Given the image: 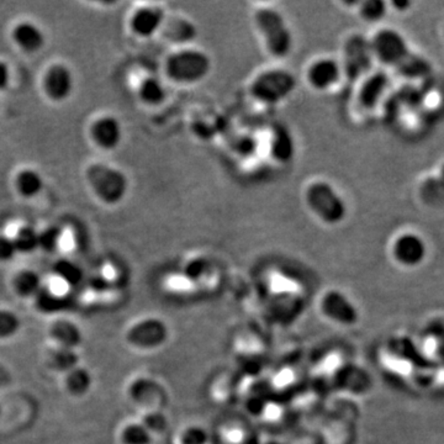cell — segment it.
I'll return each instance as SVG.
<instances>
[{
	"label": "cell",
	"mask_w": 444,
	"mask_h": 444,
	"mask_svg": "<svg viewBox=\"0 0 444 444\" xmlns=\"http://www.w3.org/2000/svg\"><path fill=\"white\" fill-rule=\"evenodd\" d=\"M141 423L145 426L151 435L155 437L156 440L158 437L165 436L168 432L170 427V420L167 412L163 410L148 411L144 412L141 416Z\"/></svg>",
	"instance_id": "22"
},
{
	"label": "cell",
	"mask_w": 444,
	"mask_h": 444,
	"mask_svg": "<svg viewBox=\"0 0 444 444\" xmlns=\"http://www.w3.org/2000/svg\"><path fill=\"white\" fill-rule=\"evenodd\" d=\"M10 83V71L6 63L0 62V92L5 90Z\"/></svg>",
	"instance_id": "37"
},
{
	"label": "cell",
	"mask_w": 444,
	"mask_h": 444,
	"mask_svg": "<svg viewBox=\"0 0 444 444\" xmlns=\"http://www.w3.org/2000/svg\"><path fill=\"white\" fill-rule=\"evenodd\" d=\"M155 440V437L141 423V421L124 426L120 433V442L122 444H153Z\"/></svg>",
	"instance_id": "24"
},
{
	"label": "cell",
	"mask_w": 444,
	"mask_h": 444,
	"mask_svg": "<svg viewBox=\"0 0 444 444\" xmlns=\"http://www.w3.org/2000/svg\"><path fill=\"white\" fill-rule=\"evenodd\" d=\"M304 203L309 213L325 226H338L347 218V203L329 180L309 182L304 189Z\"/></svg>",
	"instance_id": "4"
},
{
	"label": "cell",
	"mask_w": 444,
	"mask_h": 444,
	"mask_svg": "<svg viewBox=\"0 0 444 444\" xmlns=\"http://www.w3.org/2000/svg\"><path fill=\"white\" fill-rule=\"evenodd\" d=\"M210 435L204 426L187 423L174 436V444H209Z\"/></svg>",
	"instance_id": "23"
},
{
	"label": "cell",
	"mask_w": 444,
	"mask_h": 444,
	"mask_svg": "<svg viewBox=\"0 0 444 444\" xmlns=\"http://www.w3.org/2000/svg\"><path fill=\"white\" fill-rule=\"evenodd\" d=\"M129 394L144 412L165 411L169 404V391L163 382L153 377H139L132 382Z\"/></svg>",
	"instance_id": "10"
},
{
	"label": "cell",
	"mask_w": 444,
	"mask_h": 444,
	"mask_svg": "<svg viewBox=\"0 0 444 444\" xmlns=\"http://www.w3.org/2000/svg\"><path fill=\"white\" fill-rule=\"evenodd\" d=\"M359 14L363 19L374 23L387 14V4L382 0H367L359 3Z\"/></svg>",
	"instance_id": "28"
},
{
	"label": "cell",
	"mask_w": 444,
	"mask_h": 444,
	"mask_svg": "<svg viewBox=\"0 0 444 444\" xmlns=\"http://www.w3.org/2000/svg\"><path fill=\"white\" fill-rule=\"evenodd\" d=\"M62 238V230L58 227H49L40 233V248L46 252L57 250L59 241Z\"/></svg>",
	"instance_id": "33"
},
{
	"label": "cell",
	"mask_w": 444,
	"mask_h": 444,
	"mask_svg": "<svg viewBox=\"0 0 444 444\" xmlns=\"http://www.w3.org/2000/svg\"><path fill=\"white\" fill-rule=\"evenodd\" d=\"M14 40L26 52H36L45 45V35L33 23H21L14 30Z\"/></svg>",
	"instance_id": "20"
},
{
	"label": "cell",
	"mask_w": 444,
	"mask_h": 444,
	"mask_svg": "<svg viewBox=\"0 0 444 444\" xmlns=\"http://www.w3.org/2000/svg\"><path fill=\"white\" fill-rule=\"evenodd\" d=\"M213 71V58L195 46L174 49L163 63L167 81L179 87H193L208 79Z\"/></svg>",
	"instance_id": "3"
},
{
	"label": "cell",
	"mask_w": 444,
	"mask_h": 444,
	"mask_svg": "<svg viewBox=\"0 0 444 444\" xmlns=\"http://www.w3.org/2000/svg\"><path fill=\"white\" fill-rule=\"evenodd\" d=\"M411 3H406V1H404V3H394V6H395V8H407V6H410Z\"/></svg>",
	"instance_id": "38"
},
{
	"label": "cell",
	"mask_w": 444,
	"mask_h": 444,
	"mask_svg": "<svg viewBox=\"0 0 444 444\" xmlns=\"http://www.w3.org/2000/svg\"><path fill=\"white\" fill-rule=\"evenodd\" d=\"M18 252L15 246L14 238L10 237H0V261H10L14 258Z\"/></svg>",
	"instance_id": "36"
},
{
	"label": "cell",
	"mask_w": 444,
	"mask_h": 444,
	"mask_svg": "<svg viewBox=\"0 0 444 444\" xmlns=\"http://www.w3.org/2000/svg\"><path fill=\"white\" fill-rule=\"evenodd\" d=\"M389 84V77L384 72H375L363 79L358 93V102L366 110H372L380 102Z\"/></svg>",
	"instance_id": "17"
},
{
	"label": "cell",
	"mask_w": 444,
	"mask_h": 444,
	"mask_svg": "<svg viewBox=\"0 0 444 444\" xmlns=\"http://www.w3.org/2000/svg\"><path fill=\"white\" fill-rule=\"evenodd\" d=\"M422 194H423V198L430 204L437 205V204L443 203L444 187L440 183L438 177L426 180L422 185Z\"/></svg>",
	"instance_id": "31"
},
{
	"label": "cell",
	"mask_w": 444,
	"mask_h": 444,
	"mask_svg": "<svg viewBox=\"0 0 444 444\" xmlns=\"http://www.w3.org/2000/svg\"><path fill=\"white\" fill-rule=\"evenodd\" d=\"M168 11L160 4H145L137 8L130 20L131 31L139 39L148 40L160 36Z\"/></svg>",
	"instance_id": "12"
},
{
	"label": "cell",
	"mask_w": 444,
	"mask_h": 444,
	"mask_svg": "<svg viewBox=\"0 0 444 444\" xmlns=\"http://www.w3.org/2000/svg\"><path fill=\"white\" fill-rule=\"evenodd\" d=\"M269 155L278 165H289L296 156V141L288 127L276 125L269 139Z\"/></svg>",
	"instance_id": "15"
},
{
	"label": "cell",
	"mask_w": 444,
	"mask_h": 444,
	"mask_svg": "<svg viewBox=\"0 0 444 444\" xmlns=\"http://www.w3.org/2000/svg\"><path fill=\"white\" fill-rule=\"evenodd\" d=\"M426 253L427 248L425 241L414 233L402 235L394 243L396 261L406 267L419 266L425 259Z\"/></svg>",
	"instance_id": "14"
},
{
	"label": "cell",
	"mask_w": 444,
	"mask_h": 444,
	"mask_svg": "<svg viewBox=\"0 0 444 444\" xmlns=\"http://www.w3.org/2000/svg\"><path fill=\"white\" fill-rule=\"evenodd\" d=\"M54 271L59 279L68 285H77L83 279V271L77 264L69 261H59L54 266Z\"/></svg>",
	"instance_id": "27"
},
{
	"label": "cell",
	"mask_w": 444,
	"mask_h": 444,
	"mask_svg": "<svg viewBox=\"0 0 444 444\" xmlns=\"http://www.w3.org/2000/svg\"><path fill=\"white\" fill-rule=\"evenodd\" d=\"M54 337L59 343L61 347H76L78 343H81V332L73 324L69 322H59L54 327Z\"/></svg>",
	"instance_id": "25"
},
{
	"label": "cell",
	"mask_w": 444,
	"mask_h": 444,
	"mask_svg": "<svg viewBox=\"0 0 444 444\" xmlns=\"http://www.w3.org/2000/svg\"><path fill=\"white\" fill-rule=\"evenodd\" d=\"M374 57L395 68L409 78L426 77L430 74V62L411 51L406 40L395 30L385 29L370 40Z\"/></svg>",
	"instance_id": "1"
},
{
	"label": "cell",
	"mask_w": 444,
	"mask_h": 444,
	"mask_svg": "<svg viewBox=\"0 0 444 444\" xmlns=\"http://www.w3.org/2000/svg\"><path fill=\"white\" fill-rule=\"evenodd\" d=\"M88 183L98 199L107 205L114 206L127 197L130 180L121 169L97 163L88 168Z\"/></svg>",
	"instance_id": "6"
},
{
	"label": "cell",
	"mask_w": 444,
	"mask_h": 444,
	"mask_svg": "<svg viewBox=\"0 0 444 444\" xmlns=\"http://www.w3.org/2000/svg\"><path fill=\"white\" fill-rule=\"evenodd\" d=\"M19 329V321L11 312L0 311V338L9 337Z\"/></svg>",
	"instance_id": "34"
},
{
	"label": "cell",
	"mask_w": 444,
	"mask_h": 444,
	"mask_svg": "<svg viewBox=\"0 0 444 444\" xmlns=\"http://www.w3.org/2000/svg\"><path fill=\"white\" fill-rule=\"evenodd\" d=\"M198 35V26L193 20L183 15L168 14L160 37L165 40L167 44L172 45L174 49H182L193 46Z\"/></svg>",
	"instance_id": "13"
},
{
	"label": "cell",
	"mask_w": 444,
	"mask_h": 444,
	"mask_svg": "<svg viewBox=\"0 0 444 444\" xmlns=\"http://www.w3.org/2000/svg\"><path fill=\"white\" fill-rule=\"evenodd\" d=\"M137 95L140 102L147 107H160L168 98V90L165 82L160 78L148 76L137 88Z\"/></svg>",
	"instance_id": "19"
},
{
	"label": "cell",
	"mask_w": 444,
	"mask_h": 444,
	"mask_svg": "<svg viewBox=\"0 0 444 444\" xmlns=\"http://www.w3.org/2000/svg\"><path fill=\"white\" fill-rule=\"evenodd\" d=\"M16 188L25 198H34L42 192L44 179L33 169H26L18 175Z\"/></svg>",
	"instance_id": "21"
},
{
	"label": "cell",
	"mask_w": 444,
	"mask_h": 444,
	"mask_svg": "<svg viewBox=\"0 0 444 444\" xmlns=\"http://www.w3.org/2000/svg\"><path fill=\"white\" fill-rule=\"evenodd\" d=\"M54 367L59 370H69L77 364L78 358L71 348L59 347L52 354Z\"/></svg>",
	"instance_id": "32"
},
{
	"label": "cell",
	"mask_w": 444,
	"mask_h": 444,
	"mask_svg": "<svg viewBox=\"0 0 444 444\" xmlns=\"http://www.w3.org/2000/svg\"><path fill=\"white\" fill-rule=\"evenodd\" d=\"M252 23L267 54L274 59H285L293 54L295 37L289 21L278 8L259 5L252 14Z\"/></svg>",
	"instance_id": "2"
},
{
	"label": "cell",
	"mask_w": 444,
	"mask_h": 444,
	"mask_svg": "<svg viewBox=\"0 0 444 444\" xmlns=\"http://www.w3.org/2000/svg\"><path fill=\"white\" fill-rule=\"evenodd\" d=\"M438 179H440V183H442V185L444 187V165H442V168H440V175H438Z\"/></svg>",
	"instance_id": "39"
},
{
	"label": "cell",
	"mask_w": 444,
	"mask_h": 444,
	"mask_svg": "<svg viewBox=\"0 0 444 444\" xmlns=\"http://www.w3.org/2000/svg\"><path fill=\"white\" fill-rule=\"evenodd\" d=\"M16 289L20 294L25 295V296L37 294L39 290L41 289L40 276L34 271L21 273L16 279Z\"/></svg>",
	"instance_id": "29"
},
{
	"label": "cell",
	"mask_w": 444,
	"mask_h": 444,
	"mask_svg": "<svg viewBox=\"0 0 444 444\" xmlns=\"http://www.w3.org/2000/svg\"><path fill=\"white\" fill-rule=\"evenodd\" d=\"M298 79L294 73L284 67L262 69L252 78L248 92L255 102L267 107H279L294 95Z\"/></svg>",
	"instance_id": "5"
},
{
	"label": "cell",
	"mask_w": 444,
	"mask_h": 444,
	"mask_svg": "<svg viewBox=\"0 0 444 444\" xmlns=\"http://www.w3.org/2000/svg\"><path fill=\"white\" fill-rule=\"evenodd\" d=\"M373 58L370 41L362 35H351L343 42L342 61L339 62L343 76L351 81L361 79L372 67Z\"/></svg>",
	"instance_id": "9"
},
{
	"label": "cell",
	"mask_w": 444,
	"mask_h": 444,
	"mask_svg": "<svg viewBox=\"0 0 444 444\" xmlns=\"http://www.w3.org/2000/svg\"><path fill=\"white\" fill-rule=\"evenodd\" d=\"M342 77L341 63L329 56L314 58L305 69V79L314 92H327L336 87Z\"/></svg>",
	"instance_id": "11"
},
{
	"label": "cell",
	"mask_w": 444,
	"mask_h": 444,
	"mask_svg": "<svg viewBox=\"0 0 444 444\" xmlns=\"http://www.w3.org/2000/svg\"><path fill=\"white\" fill-rule=\"evenodd\" d=\"M15 246L18 252L30 253L40 247V233L34 227H23L20 228L14 238Z\"/></svg>",
	"instance_id": "26"
},
{
	"label": "cell",
	"mask_w": 444,
	"mask_h": 444,
	"mask_svg": "<svg viewBox=\"0 0 444 444\" xmlns=\"http://www.w3.org/2000/svg\"><path fill=\"white\" fill-rule=\"evenodd\" d=\"M73 76L71 71L64 66H54L49 69L46 79H45V88L51 99L56 102L66 100L72 94Z\"/></svg>",
	"instance_id": "18"
},
{
	"label": "cell",
	"mask_w": 444,
	"mask_h": 444,
	"mask_svg": "<svg viewBox=\"0 0 444 444\" xmlns=\"http://www.w3.org/2000/svg\"><path fill=\"white\" fill-rule=\"evenodd\" d=\"M93 139L103 150H116L124 139L120 121L114 116H104L95 121L92 129Z\"/></svg>",
	"instance_id": "16"
},
{
	"label": "cell",
	"mask_w": 444,
	"mask_h": 444,
	"mask_svg": "<svg viewBox=\"0 0 444 444\" xmlns=\"http://www.w3.org/2000/svg\"><path fill=\"white\" fill-rule=\"evenodd\" d=\"M266 444H285L283 442H279V440H274V442H269V443Z\"/></svg>",
	"instance_id": "40"
},
{
	"label": "cell",
	"mask_w": 444,
	"mask_h": 444,
	"mask_svg": "<svg viewBox=\"0 0 444 444\" xmlns=\"http://www.w3.org/2000/svg\"><path fill=\"white\" fill-rule=\"evenodd\" d=\"M39 306L45 311L52 312V311L62 310L66 304H64V299L59 298L58 295L52 294V293H41L39 295Z\"/></svg>",
	"instance_id": "35"
},
{
	"label": "cell",
	"mask_w": 444,
	"mask_h": 444,
	"mask_svg": "<svg viewBox=\"0 0 444 444\" xmlns=\"http://www.w3.org/2000/svg\"><path fill=\"white\" fill-rule=\"evenodd\" d=\"M92 378L84 369H74L67 378L68 389L74 394H83L90 387Z\"/></svg>",
	"instance_id": "30"
},
{
	"label": "cell",
	"mask_w": 444,
	"mask_h": 444,
	"mask_svg": "<svg viewBox=\"0 0 444 444\" xmlns=\"http://www.w3.org/2000/svg\"><path fill=\"white\" fill-rule=\"evenodd\" d=\"M126 339L131 347L140 352H157L168 344L170 327L160 316H146L131 326Z\"/></svg>",
	"instance_id": "7"
},
{
	"label": "cell",
	"mask_w": 444,
	"mask_h": 444,
	"mask_svg": "<svg viewBox=\"0 0 444 444\" xmlns=\"http://www.w3.org/2000/svg\"><path fill=\"white\" fill-rule=\"evenodd\" d=\"M317 312L329 324L351 327L359 321V310L339 289L325 290L317 300Z\"/></svg>",
	"instance_id": "8"
}]
</instances>
